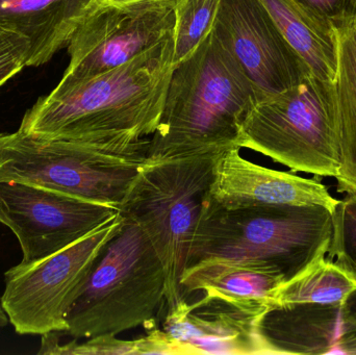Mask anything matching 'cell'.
<instances>
[{
  "label": "cell",
  "instance_id": "cell-1",
  "mask_svg": "<svg viewBox=\"0 0 356 355\" xmlns=\"http://www.w3.org/2000/svg\"><path fill=\"white\" fill-rule=\"evenodd\" d=\"M175 39L63 93L39 98L19 131L45 141L146 154L162 116L173 70Z\"/></svg>",
  "mask_w": 356,
  "mask_h": 355
},
{
  "label": "cell",
  "instance_id": "cell-2",
  "mask_svg": "<svg viewBox=\"0 0 356 355\" xmlns=\"http://www.w3.org/2000/svg\"><path fill=\"white\" fill-rule=\"evenodd\" d=\"M261 98L213 29L173 66L147 160L218 156L240 147L241 129Z\"/></svg>",
  "mask_w": 356,
  "mask_h": 355
},
{
  "label": "cell",
  "instance_id": "cell-3",
  "mask_svg": "<svg viewBox=\"0 0 356 355\" xmlns=\"http://www.w3.org/2000/svg\"><path fill=\"white\" fill-rule=\"evenodd\" d=\"M332 226V212L322 206L229 210L207 196L188 267L209 258L257 261L276 267L289 281L327 254Z\"/></svg>",
  "mask_w": 356,
  "mask_h": 355
},
{
  "label": "cell",
  "instance_id": "cell-4",
  "mask_svg": "<svg viewBox=\"0 0 356 355\" xmlns=\"http://www.w3.org/2000/svg\"><path fill=\"white\" fill-rule=\"evenodd\" d=\"M122 219L67 314L65 335L73 339L118 336L140 327L150 331L167 306L166 279L158 254L140 227Z\"/></svg>",
  "mask_w": 356,
  "mask_h": 355
},
{
  "label": "cell",
  "instance_id": "cell-5",
  "mask_svg": "<svg viewBox=\"0 0 356 355\" xmlns=\"http://www.w3.org/2000/svg\"><path fill=\"white\" fill-rule=\"evenodd\" d=\"M216 156L146 160L119 214L136 223L160 258L168 310L184 299L181 277L213 181Z\"/></svg>",
  "mask_w": 356,
  "mask_h": 355
},
{
  "label": "cell",
  "instance_id": "cell-6",
  "mask_svg": "<svg viewBox=\"0 0 356 355\" xmlns=\"http://www.w3.org/2000/svg\"><path fill=\"white\" fill-rule=\"evenodd\" d=\"M241 148L290 168L322 177L340 171L334 81L312 74L257 100L243 122Z\"/></svg>",
  "mask_w": 356,
  "mask_h": 355
},
{
  "label": "cell",
  "instance_id": "cell-7",
  "mask_svg": "<svg viewBox=\"0 0 356 355\" xmlns=\"http://www.w3.org/2000/svg\"><path fill=\"white\" fill-rule=\"evenodd\" d=\"M146 154L0 133V183L45 188L119 212Z\"/></svg>",
  "mask_w": 356,
  "mask_h": 355
},
{
  "label": "cell",
  "instance_id": "cell-8",
  "mask_svg": "<svg viewBox=\"0 0 356 355\" xmlns=\"http://www.w3.org/2000/svg\"><path fill=\"white\" fill-rule=\"evenodd\" d=\"M122 221L118 213L60 251L31 264L20 263L6 271L0 304L18 335H65L69 310Z\"/></svg>",
  "mask_w": 356,
  "mask_h": 355
},
{
  "label": "cell",
  "instance_id": "cell-9",
  "mask_svg": "<svg viewBox=\"0 0 356 355\" xmlns=\"http://www.w3.org/2000/svg\"><path fill=\"white\" fill-rule=\"evenodd\" d=\"M177 0L98 4L69 42L70 63L54 93H63L156 47L175 33Z\"/></svg>",
  "mask_w": 356,
  "mask_h": 355
},
{
  "label": "cell",
  "instance_id": "cell-10",
  "mask_svg": "<svg viewBox=\"0 0 356 355\" xmlns=\"http://www.w3.org/2000/svg\"><path fill=\"white\" fill-rule=\"evenodd\" d=\"M116 208L21 183H0V223L18 239L22 264L43 260L118 214Z\"/></svg>",
  "mask_w": 356,
  "mask_h": 355
},
{
  "label": "cell",
  "instance_id": "cell-11",
  "mask_svg": "<svg viewBox=\"0 0 356 355\" xmlns=\"http://www.w3.org/2000/svg\"><path fill=\"white\" fill-rule=\"evenodd\" d=\"M213 31L261 98L312 74L261 0H220Z\"/></svg>",
  "mask_w": 356,
  "mask_h": 355
},
{
  "label": "cell",
  "instance_id": "cell-12",
  "mask_svg": "<svg viewBox=\"0 0 356 355\" xmlns=\"http://www.w3.org/2000/svg\"><path fill=\"white\" fill-rule=\"evenodd\" d=\"M209 198L229 210L322 206L332 213L340 201L321 181L259 166L238 147L216 156Z\"/></svg>",
  "mask_w": 356,
  "mask_h": 355
},
{
  "label": "cell",
  "instance_id": "cell-13",
  "mask_svg": "<svg viewBox=\"0 0 356 355\" xmlns=\"http://www.w3.org/2000/svg\"><path fill=\"white\" fill-rule=\"evenodd\" d=\"M259 321L203 296L168 310L163 327L181 354H266Z\"/></svg>",
  "mask_w": 356,
  "mask_h": 355
},
{
  "label": "cell",
  "instance_id": "cell-14",
  "mask_svg": "<svg viewBox=\"0 0 356 355\" xmlns=\"http://www.w3.org/2000/svg\"><path fill=\"white\" fill-rule=\"evenodd\" d=\"M257 331L266 354H355L345 306L274 308L259 319Z\"/></svg>",
  "mask_w": 356,
  "mask_h": 355
},
{
  "label": "cell",
  "instance_id": "cell-15",
  "mask_svg": "<svg viewBox=\"0 0 356 355\" xmlns=\"http://www.w3.org/2000/svg\"><path fill=\"white\" fill-rule=\"evenodd\" d=\"M286 281L276 267L267 263L209 258L186 267L181 287L184 296L202 292L204 297L261 319L274 308V294Z\"/></svg>",
  "mask_w": 356,
  "mask_h": 355
},
{
  "label": "cell",
  "instance_id": "cell-16",
  "mask_svg": "<svg viewBox=\"0 0 356 355\" xmlns=\"http://www.w3.org/2000/svg\"><path fill=\"white\" fill-rule=\"evenodd\" d=\"M98 4V0H0V27L26 38L27 67H40L68 46Z\"/></svg>",
  "mask_w": 356,
  "mask_h": 355
},
{
  "label": "cell",
  "instance_id": "cell-17",
  "mask_svg": "<svg viewBox=\"0 0 356 355\" xmlns=\"http://www.w3.org/2000/svg\"><path fill=\"white\" fill-rule=\"evenodd\" d=\"M284 39L315 76L334 81L338 69L336 25L297 0H261Z\"/></svg>",
  "mask_w": 356,
  "mask_h": 355
},
{
  "label": "cell",
  "instance_id": "cell-18",
  "mask_svg": "<svg viewBox=\"0 0 356 355\" xmlns=\"http://www.w3.org/2000/svg\"><path fill=\"white\" fill-rule=\"evenodd\" d=\"M338 69L334 77L340 171L339 192L356 196V29L336 26Z\"/></svg>",
  "mask_w": 356,
  "mask_h": 355
},
{
  "label": "cell",
  "instance_id": "cell-19",
  "mask_svg": "<svg viewBox=\"0 0 356 355\" xmlns=\"http://www.w3.org/2000/svg\"><path fill=\"white\" fill-rule=\"evenodd\" d=\"M326 254L318 256L309 266L276 290L274 308L296 304L340 308L347 304L356 293V279L326 258Z\"/></svg>",
  "mask_w": 356,
  "mask_h": 355
},
{
  "label": "cell",
  "instance_id": "cell-20",
  "mask_svg": "<svg viewBox=\"0 0 356 355\" xmlns=\"http://www.w3.org/2000/svg\"><path fill=\"white\" fill-rule=\"evenodd\" d=\"M220 0H177L173 66L188 58L213 29Z\"/></svg>",
  "mask_w": 356,
  "mask_h": 355
},
{
  "label": "cell",
  "instance_id": "cell-21",
  "mask_svg": "<svg viewBox=\"0 0 356 355\" xmlns=\"http://www.w3.org/2000/svg\"><path fill=\"white\" fill-rule=\"evenodd\" d=\"M332 237L326 258L356 279V196L347 195L332 213Z\"/></svg>",
  "mask_w": 356,
  "mask_h": 355
},
{
  "label": "cell",
  "instance_id": "cell-22",
  "mask_svg": "<svg viewBox=\"0 0 356 355\" xmlns=\"http://www.w3.org/2000/svg\"><path fill=\"white\" fill-rule=\"evenodd\" d=\"M41 348L38 354H74V355H106V354H138L137 340L124 341L117 339V336L102 335L90 338L83 343L73 339L66 344H60V333H49L41 336Z\"/></svg>",
  "mask_w": 356,
  "mask_h": 355
},
{
  "label": "cell",
  "instance_id": "cell-23",
  "mask_svg": "<svg viewBox=\"0 0 356 355\" xmlns=\"http://www.w3.org/2000/svg\"><path fill=\"white\" fill-rule=\"evenodd\" d=\"M29 53L26 38L0 27V89L27 67Z\"/></svg>",
  "mask_w": 356,
  "mask_h": 355
},
{
  "label": "cell",
  "instance_id": "cell-24",
  "mask_svg": "<svg viewBox=\"0 0 356 355\" xmlns=\"http://www.w3.org/2000/svg\"><path fill=\"white\" fill-rule=\"evenodd\" d=\"M311 10H315L336 26L345 24L348 17L351 0H297Z\"/></svg>",
  "mask_w": 356,
  "mask_h": 355
},
{
  "label": "cell",
  "instance_id": "cell-25",
  "mask_svg": "<svg viewBox=\"0 0 356 355\" xmlns=\"http://www.w3.org/2000/svg\"><path fill=\"white\" fill-rule=\"evenodd\" d=\"M137 348L138 354L181 355L167 333L156 327L148 331L146 337L137 340Z\"/></svg>",
  "mask_w": 356,
  "mask_h": 355
},
{
  "label": "cell",
  "instance_id": "cell-26",
  "mask_svg": "<svg viewBox=\"0 0 356 355\" xmlns=\"http://www.w3.org/2000/svg\"><path fill=\"white\" fill-rule=\"evenodd\" d=\"M345 317L349 331L356 337V293L345 304Z\"/></svg>",
  "mask_w": 356,
  "mask_h": 355
},
{
  "label": "cell",
  "instance_id": "cell-27",
  "mask_svg": "<svg viewBox=\"0 0 356 355\" xmlns=\"http://www.w3.org/2000/svg\"><path fill=\"white\" fill-rule=\"evenodd\" d=\"M345 24H349L356 29V0H351L349 6L348 17Z\"/></svg>",
  "mask_w": 356,
  "mask_h": 355
},
{
  "label": "cell",
  "instance_id": "cell-28",
  "mask_svg": "<svg viewBox=\"0 0 356 355\" xmlns=\"http://www.w3.org/2000/svg\"><path fill=\"white\" fill-rule=\"evenodd\" d=\"M8 323H10V321H8V316H6V312H4L1 304H0V331L4 329Z\"/></svg>",
  "mask_w": 356,
  "mask_h": 355
},
{
  "label": "cell",
  "instance_id": "cell-29",
  "mask_svg": "<svg viewBox=\"0 0 356 355\" xmlns=\"http://www.w3.org/2000/svg\"><path fill=\"white\" fill-rule=\"evenodd\" d=\"M131 1L135 0H98V2L102 4H124Z\"/></svg>",
  "mask_w": 356,
  "mask_h": 355
}]
</instances>
